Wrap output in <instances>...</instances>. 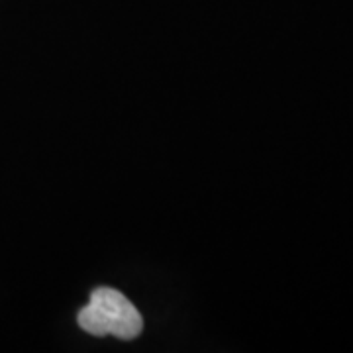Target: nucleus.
Wrapping results in <instances>:
<instances>
[{
    "mask_svg": "<svg viewBox=\"0 0 353 353\" xmlns=\"http://www.w3.org/2000/svg\"><path fill=\"white\" fill-rule=\"evenodd\" d=\"M79 326L90 336L134 340L141 334L143 320L138 308L120 290L99 287L92 290L90 303L79 312Z\"/></svg>",
    "mask_w": 353,
    "mask_h": 353,
    "instance_id": "nucleus-1",
    "label": "nucleus"
}]
</instances>
